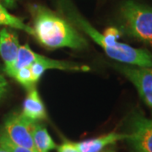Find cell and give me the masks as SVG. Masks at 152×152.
<instances>
[{
    "instance_id": "cell-16",
    "label": "cell",
    "mask_w": 152,
    "mask_h": 152,
    "mask_svg": "<svg viewBox=\"0 0 152 152\" xmlns=\"http://www.w3.org/2000/svg\"><path fill=\"white\" fill-rule=\"evenodd\" d=\"M57 152H80L75 142L64 140L57 147Z\"/></svg>"
},
{
    "instance_id": "cell-7",
    "label": "cell",
    "mask_w": 152,
    "mask_h": 152,
    "mask_svg": "<svg viewBox=\"0 0 152 152\" xmlns=\"http://www.w3.org/2000/svg\"><path fill=\"white\" fill-rule=\"evenodd\" d=\"M33 122L26 118L21 113H14L8 116L4 124L3 131L11 141L17 145L37 152L32 140Z\"/></svg>"
},
{
    "instance_id": "cell-12",
    "label": "cell",
    "mask_w": 152,
    "mask_h": 152,
    "mask_svg": "<svg viewBox=\"0 0 152 152\" xmlns=\"http://www.w3.org/2000/svg\"><path fill=\"white\" fill-rule=\"evenodd\" d=\"M0 26H4L12 29L20 30L34 37L33 28L26 25L23 21V20L11 15L7 10L6 7H4L2 4H0Z\"/></svg>"
},
{
    "instance_id": "cell-18",
    "label": "cell",
    "mask_w": 152,
    "mask_h": 152,
    "mask_svg": "<svg viewBox=\"0 0 152 152\" xmlns=\"http://www.w3.org/2000/svg\"><path fill=\"white\" fill-rule=\"evenodd\" d=\"M19 0H0V4H2L7 8H14Z\"/></svg>"
},
{
    "instance_id": "cell-14",
    "label": "cell",
    "mask_w": 152,
    "mask_h": 152,
    "mask_svg": "<svg viewBox=\"0 0 152 152\" xmlns=\"http://www.w3.org/2000/svg\"><path fill=\"white\" fill-rule=\"evenodd\" d=\"M0 146L5 148L9 152H35L30 149L17 145L16 144L13 143L7 137L3 129L0 131Z\"/></svg>"
},
{
    "instance_id": "cell-6",
    "label": "cell",
    "mask_w": 152,
    "mask_h": 152,
    "mask_svg": "<svg viewBox=\"0 0 152 152\" xmlns=\"http://www.w3.org/2000/svg\"><path fill=\"white\" fill-rule=\"evenodd\" d=\"M114 68L132 82L152 113V68L115 64Z\"/></svg>"
},
{
    "instance_id": "cell-20",
    "label": "cell",
    "mask_w": 152,
    "mask_h": 152,
    "mask_svg": "<svg viewBox=\"0 0 152 152\" xmlns=\"http://www.w3.org/2000/svg\"><path fill=\"white\" fill-rule=\"evenodd\" d=\"M105 152H113V151H105Z\"/></svg>"
},
{
    "instance_id": "cell-19",
    "label": "cell",
    "mask_w": 152,
    "mask_h": 152,
    "mask_svg": "<svg viewBox=\"0 0 152 152\" xmlns=\"http://www.w3.org/2000/svg\"><path fill=\"white\" fill-rule=\"evenodd\" d=\"M0 152H9V151H7L5 148H4V147L0 146Z\"/></svg>"
},
{
    "instance_id": "cell-17",
    "label": "cell",
    "mask_w": 152,
    "mask_h": 152,
    "mask_svg": "<svg viewBox=\"0 0 152 152\" xmlns=\"http://www.w3.org/2000/svg\"><path fill=\"white\" fill-rule=\"evenodd\" d=\"M8 88H9L8 81L6 80L4 76L0 75V102L5 97L8 93Z\"/></svg>"
},
{
    "instance_id": "cell-1",
    "label": "cell",
    "mask_w": 152,
    "mask_h": 152,
    "mask_svg": "<svg viewBox=\"0 0 152 152\" xmlns=\"http://www.w3.org/2000/svg\"><path fill=\"white\" fill-rule=\"evenodd\" d=\"M28 9L32 18L34 37L44 48L82 50L88 47L86 39L62 15L37 4H30Z\"/></svg>"
},
{
    "instance_id": "cell-2",
    "label": "cell",
    "mask_w": 152,
    "mask_h": 152,
    "mask_svg": "<svg viewBox=\"0 0 152 152\" xmlns=\"http://www.w3.org/2000/svg\"><path fill=\"white\" fill-rule=\"evenodd\" d=\"M57 5L60 15L66 18L76 28L86 34L101 46L109 58L129 65L152 68V53L145 49L135 48L118 42L112 44L76 10L71 0H58Z\"/></svg>"
},
{
    "instance_id": "cell-5",
    "label": "cell",
    "mask_w": 152,
    "mask_h": 152,
    "mask_svg": "<svg viewBox=\"0 0 152 152\" xmlns=\"http://www.w3.org/2000/svg\"><path fill=\"white\" fill-rule=\"evenodd\" d=\"M127 139L133 152H152V119L135 112L129 120Z\"/></svg>"
},
{
    "instance_id": "cell-10",
    "label": "cell",
    "mask_w": 152,
    "mask_h": 152,
    "mask_svg": "<svg viewBox=\"0 0 152 152\" xmlns=\"http://www.w3.org/2000/svg\"><path fill=\"white\" fill-rule=\"evenodd\" d=\"M127 134H121L117 132H111L107 134L99 136L94 139L75 143L80 152H101L104 148L113 145L117 142L125 140L127 139Z\"/></svg>"
},
{
    "instance_id": "cell-3",
    "label": "cell",
    "mask_w": 152,
    "mask_h": 152,
    "mask_svg": "<svg viewBox=\"0 0 152 152\" xmlns=\"http://www.w3.org/2000/svg\"><path fill=\"white\" fill-rule=\"evenodd\" d=\"M122 32L143 43L152 46V7L133 0L120 7Z\"/></svg>"
},
{
    "instance_id": "cell-8",
    "label": "cell",
    "mask_w": 152,
    "mask_h": 152,
    "mask_svg": "<svg viewBox=\"0 0 152 152\" xmlns=\"http://www.w3.org/2000/svg\"><path fill=\"white\" fill-rule=\"evenodd\" d=\"M20 47L19 37L15 31L8 28L0 31V56L4 63V72L9 76L14 69Z\"/></svg>"
},
{
    "instance_id": "cell-11",
    "label": "cell",
    "mask_w": 152,
    "mask_h": 152,
    "mask_svg": "<svg viewBox=\"0 0 152 152\" xmlns=\"http://www.w3.org/2000/svg\"><path fill=\"white\" fill-rule=\"evenodd\" d=\"M31 134L35 148L37 152H49L57 149L58 145L49 134L46 126L40 123H34Z\"/></svg>"
},
{
    "instance_id": "cell-15",
    "label": "cell",
    "mask_w": 152,
    "mask_h": 152,
    "mask_svg": "<svg viewBox=\"0 0 152 152\" xmlns=\"http://www.w3.org/2000/svg\"><path fill=\"white\" fill-rule=\"evenodd\" d=\"M122 33L123 32L120 31L119 29L111 26V27L107 28L104 31L103 36L109 42H111L112 44H115L118 42V40L122 36Z\"/></svg>"
},
{
    "instance_id": "cell-13",
    "label": "cell",
    "mask_w": 152,
    "mask_h": 152,
    "mask_svg": "<svg viewBox=\"0 0 152 152\" xmlns=\"http://www.w3.org/2000/svg\"><path fill=\"white\" fill-rule=\"evenodd\" d=\"M13 78L16 80L18 83H20L22 86H24L26 90H29L32 87L36 86L37 83L33 80L31 71L30 69V66L22 67L20 69H17Z\"/></svg>"
},
{
    "instance_id": "cell-4",
    "label": "cell",
    "mask_w": 152,
    "mask_h": 152,
    "mask_svg": "<svg viewBox=\"0 0 152 152\" xmlns=\"http://www.w3.org/2000/svg\"><path fill=\"white\" fill-rule=\"evenodd\" d=\"M26 66H30L33 80L35 83H37L42 75L48 69H59L74 72H88L90 70V67L86 65H82L68 61L52 59L43 55L38 54L29 47L28 44H25L20 47L16 61L10 77L13 78L14 74L17 69Z\"/></svg>"
},
{
    "instance_id": "cell-9",
    "label": "cell",
    "mask_w": 152,
    "mask_h": 152,
    "mask_svg": "<svg viewBox=\"0 0 152 152\" xmlns=\"http://www.w3.org/2000/svg\"><path fill=\"white\" fill-rule=\"evenodd\" d=\"M27 91L26 97L23 103L21 114L33 123L45 120L48 118L47 111L37 87H32L27 90Z\"/></svg>"
}]
</instances>
